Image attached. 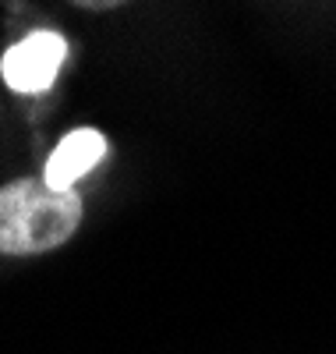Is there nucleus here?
Here are the masks:
<instances>
[{"label":"nucleus","mask_w":336,"mask_h":354,"mask_svg":"<svg viewBox=\"0 0 336 354\" xmlns=\"http://www.w3.org/2000/svg\"><path fill=\"white\" fill-rule=\"evenodd\" d=\"M106 153V138L93 128H78L71 135L60 138V145L53 149V156L46 160V174L43 181L53 192H71V185L82 174H88Z\"/></svg>","instance_id":"obj_3"},{"label":"nucleus","mask_w":336,"mask_h":354,"mask_svg":"<svg viewBox=\"0 0 336 354\" xmlns=\"http://www.w3.org/2000/svg\"><path fill=\"white\" fill-rule=\"evenodd\" d=\"M82 223L78 192H53L46 181L21 177L0 188V252L36 255L60 248Z\"/></svg>","instance_id":"obj_1"},{"label":"nucleus","mask_w":336,"mask_h":354,"mask_svg":"<svg viewBox=\"0 0 336 354\" xmlns=\"http://www.w3.org/2000/svg\"><path fill=\"white\" fill-rule=\"evenodd\" d=\"M68 53L64 36L57 32H32L21 43H15L4 61H0V75L4 82L15 88V93H43V88L53 85L57 68Z\"/></svg>","instance_id":"obj_2"}]
</instances>
